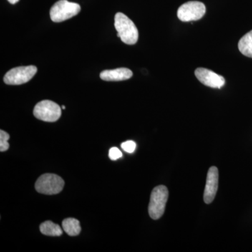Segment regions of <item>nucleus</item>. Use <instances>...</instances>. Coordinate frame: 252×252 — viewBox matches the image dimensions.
I'll list each match as a JSON object with an SVG mask.
<instances>
[{"label":"nucleus","instance_id":"obj_10","mask_svg":"<svg viewBox=\"0 0 252 252\" xmlns=\"http://www.w3.org/2000/svg\"><path fill=\"white\" fill-rule=\"evenodd\" d=\"M132 71L128 68L122 67L112 70H104L100 73V79L106 81H121L130 79L132 77Z\"/></svg>","mask_w":252,"mask_h":252},{"label":"nucleus","instance_id":"obj_4","mask_svg":"<svg viewBox=\"0 0 252 252\" xmlns=\"http://www.w3.org/2000/svg\"><path fill=\"white\" fill-rule=\"evenodd\" d=\"M64 180L55 174H44L39 177L35 183V189L39 193L45 195H56L62 191Z\"/></svg>","mask_w":252,"mask_h":252},{"label":"nucleus","instance_id":"obj_12","mask_svg":"<svg viewBox=\"0 0 252 252\" xmlns=\"http://www.w3.org/2000/svg\"><path fill=\"white\" fill-rule=\"evenodd\" d=\"M63 228L70 236H77L81 230L80 223L74 218H67L63 220Z\"/></svg>","mask_w":252,"mask_h":252},{"label":"nucleus","instance_id":"obj_5","mask_svg":"<svg viewBox=\"0 0 252 252\" xmlns=\"http://www.w3.org/2000/svg\"><path fill=\"white\" fill-rule=\"evenodd\" d=\"M34 117L46 122H55L61 117V108L59 104L51 100H43L36 104L33 111Z\"/></svg>","mask_w":252,"mask_h":252},{"label":"nucleus","instance_id":"obj_2","mask_svg":"<svg viewBox=\"0 0 252 252\" xmlns=\"http://www.w3.org/2000/svg\"><path fill=\"white\" fill-rule=\"evenodd\" d=\"M168 195V190L165 186H158L153 189L148 208L151 218L157 220L163 215Z\"/></svg>","mask_w":252,"mask_h":252},{"label":"nucleus","instance_id":"obj_3","mask_svg":"<svg viewBox=\"0 0 252 252\" xmlns=\"http://www.w3.org/2000/svg\"><path fill=\"white\" fill-rule=\"evenodd\" d=\"M80 11L79 4L67 0H59L51 7L50 16L54 22L61 23L77 16Z\"/></svg>","mask_w":252,"mask_h":252},{"label":"nucleus","instance_id":"obj_11","mask_svg":"<svg viewBox=\"0 0 252 252\" xmlns=\"http://www.w3.org/2000/svg\"><path fill=\"white\" fill-rule=\"evenodd\" d=\"M238 49L244 56L252 59V31L249 32L240 39Z\"/></svg>","mask_w":252,"mask_h":252},{"label":"nucleus","instance_id":"obj_16","mask_svg":"<svg viewBox=\"0 0 252 252\" xmlns=\"http://www.w3.org/2000/svg\"><path fill=\"white\" fill-rule=\"evenodd\" d=\"M122 152H121L120 149H118L117 147H112V148L109 149V157L111 160H117L118 159L122 158Z\"/></svg>","mask_w":252,"mask_h":252},{"label":"nucleus","instance_id":"obj_1","mask_svg":"<svg viewBox=\"0 0 252 252\" xmlns=\"http://www.w3.org/2000/svg\"><path fill=\"white\" fill-rule=\"evenodd\" d=\"M114 26L117 31V36L123 42L128 45H133L137 43L139 38L138 30L125 14L119 12L115 15Z\"/></svg>","mask_w":252,"mask_h":252},{"label":"nucleus","instance_id":"obj_17","mask_svg":"<svg viewBox=\"0 0 252 252\" xmlns=\"http://www.w3.org/2000/svg\"><path fill=\"white\" fill-rule=\"evenodd\" d=\"M11 4H15L19 1V0H7Z\"/></svg>","mask_w":252,"mask_h":252},{"label":"nucleus","instance_id":"obj_6","mask_svg":"<svg viewBox=\"0 0 252 252\" xmlns=\"http://www.w3.org/2000/svg\"><path fill=\"white\" fill-rule=\"evenodd\" d=\"M36 72L37 68L34 65L13 68L5 74L4 81L8 85H21L31 81Z\"/></svg>","mask_w":252,"mask_h":252},{"label":"nucleus","instance_id":"obj_13","mask_svg":"<svg viewBox=\"0 0 252 252\" xmlns=\"http://www.w3.org/2000/svg\"><path fill=\"white\" fill-rule=\"evenodd\" d=\"M41 233L47 236H61L63 234V230L59 225L56 224L51 220H46L40 225Z\"/></svg>","mask_w":252,"mask_h":252},{"label":"nucleus","instance_id":"obj_7","mask_svg":"<svg viewBox=\"0 0 252 252\" xmlns=\"http://www.w3.org/2000/svg\"><path fill=\"white\" fill-rule=\"evenodd\" d=\"M206 12V7L203 3L198 1H190L182 4L177 11V16L183 22L198 21Z\"/></svg>","mask_w":252,"mask_h":252},{"label":"nucleus","instance_id":"obj_9","mask_svg":"<svg viewBox=\"0 0 252 252\" xmlns=\"http://www.w3.org/2000/svg\"><path fill=\"white\" fill-rule=\"evenodd\" d=\"M219 171L217 167L213 166L207 172L206 185L204 191V201L206 204L212 203L218 190Z\"/></svg>","mask_w":252,"mask_h":252},{"label":"nucleus","instance_id":"obj_15","mask_svg":"<svg viewBox=\"0 0 252 252\" xmlns=\"http://www.w3.org/2000/svg\"><path fill=\"white\" fill-rule=\"evenodd\" d=\"M122 148L127 153H133L136 149V143L132 140L126 141L122 144Z\"/></svg>","mask_w":252,"mask_h":252},{"label":"nucleus","instance_id":"obj_8","mask_svg":"<svg viewBox=\"0 0 252 252\" xmlns=\"http://www.w3.org/2000/svg\"><path fill=\"white\" fill-rule=\"evenodd\" d=\"M195 77L202 84L209 87L220 89L224 86V77L206 68H197L195 71Z\"/></svg>","mask_w":252,"mask_h":252},{"label":"nucleus","instance_id":"obj_18","mask_svg":"<svg viewBox=\"0 0 252 252\" xmlns=\"http://www.w3.org/2000/svg\"><path fill=\"white\" fill-rule=\"evenodd\" d=\"M65 108H66L65 106H64V105L62 106V109H65Z\"/></svg>","mask_w":252,"mask_h":252},{"label":"nucleus","instance_id":"obj_14","mask_svg":"<svg viewBox=\"0 0 252 252\" xmlns=\"http://www.w3.org/2000/svg\"><path fill=\"white\" fill-rule=\"evenodd\" d=\"M10 136L5 131L0 130V151L1 152H4L9 148V144L8 140H9Z\"/></svg>","mask_w":252,"mask_h":252}]
</instances>
